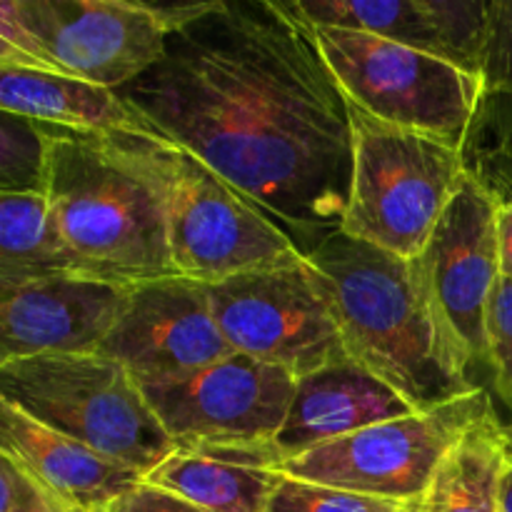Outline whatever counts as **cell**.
I'll return each mask as SVG.
<instances>
[{
  "instance_id": "6da1fadb",
  "label": "cell",
  "mask_w": 512,
  "mask_h": 512,
  "mask_svg": "<svg viewBox=\"0 0 512 512\" xmlns=\"http://www.w3.org/2000/svg\"><path fill=\"white\" fill-rule=\"evenodd\" d=\"M120 98L263 210L303 255L343 230L353 125L293 0H218Z\"/></svg>"
},
{
  "instance_id": "7a4b0ae2",
  "label": "cell",
  "mask_w": 512,
  "mask_h": 512,
  "mask_svg": "<svg viewBox=\"0 0 512 512\" xmlns=\"http://www.w3.org/2000/svg\"><path fill=\"white\" fill-rule=\"evenodd\" d=\"M305 258L333 310L348 358L403 395L415 413L480 388L430 298L418 260L343 233Z\"/></svg>"
},
{
  "instance_id": "3957f363",
  "label": "cell",
  "mask_w": 512,
  "mask_h": 512,
  "mask_svg": "<svg viewBox=\"0 0 512 512\" xmlns=\"http://www.w3.org/2000/svg\"><path fill=\"white\" fill-rule=\"evenodd\" d=\"M48 130V200L75 273L120 288L183 278L150 180L103 135Z\"/></svg>"
},
{
  "instance_id": "277c9868",
  "label": "cell",
  "mask_w": 512,
  "mask_h": 512,
  "mask_svg": "<svg viewBox=\"0 0 512 512\" xmlns=\"http://www.w3.org/2000/svg\"><path fill=\"white\" fill-rule=\"evenodd\" d=\"M103 138L158 193L183 278L213 285L303 255L263 210L173 140L155 130Z\"/></svg>"
},
{
  "instance_id": "5b68a950",
  "label": "cell",
  "mask_w": 512,
  "mask_h": 512,
  "mask_svg": "<svg viewBox=\"0 0 512 512\" xmlns=\"http://www.w3.org/2000/svg\"><path fill=\"white\" fill-rule=\"evenodd\" d=\"M0 398L145 478L178 453L140 385L100 353L3 363Z\"/></svg>"
},
{
  "instance_id": "8992f818",
  "label": "cell",
  "mask_w": 512,
  "mask_h": 512,
  "mask_svg": "<svg viewBox=\"0 0 512 512\" xmlns=\"http://www.w3.org/2000/svg\"><path fill=\"white\" fill-rule=\"evenodd\" d=\"M353 183L340 233L398 258L423 255L465 170V153L348 103Z\"/></svg>"
},
{
  "instance_id": "52a82bcc",
  "label": "cell",
  "mask_w": 512,
  "mask_h": 512,
  "mask_svg": "<svg viewBox=\"0 0 512 512\" xmlns=\"http://www.w3.org/2000/svg\"><path fill=\"white\" fill-rule=\"evenodd\" d=\"M168 30L138 0H3L0 65L123 90L165 53Z\"/></svg>"
},
{
  "instance_id": "ba28073f",
  "label": "cell",
  "mask_w": 512,
  "mask_h": 512,
  "mask_svg": "<svg viewBox=\"0 0 512 512\" xmlns=\"http://www.w3.org/2000/svg\"><path fill=\"white\" fill-rule=\"evenodd\" d=\"M313 33L350 105L383 123L465 148L485 98L478 75L360 30L313 25Z\"/></svg>"
},
{
  "instance_id": "9c48e42d",
  "label": "cell",
  "mask_w": 512,
  "mask_h": 512,
  "mask_svg": "<svg viewBox=\"0 0 512 512\" xmlns=\"http://www.w3.org/2000/svg\"><path fill=\"white\" fill-rule=\"evenodd\" d=\"M493 410L488 390L478 388L428 413L385 420L320 445L283 463L278 473L400 505H420L445 455Z\"/></svg>"
},
{
  "instance_id": "30bf717a",
  "label": "cell",
  "mask_w": 512,
  "mask_h": 512,
  "mask_svg": "<svg viewBox=\"0 0 512 512\" xmlns=\"http://www.w3.org/2000/svg\"><path fill=\"white\" fill-rule=\"evenodd\" d=\"M218 328L235 353L295 378L348 358L315 270L305 255L205 285Z\"/></svg>"
},
{
  "instance_id": "8fae6325",
  "label": "cell",
  "mask_w": 512,
  "mask_h": 512,
  "mask_svg": "<svg viewBox=\"0 0 512 512\" xmlns=\"http://www.w3.org/2000/svg\"><path fill=\"white\" fill-rule=\"evenodd\" d=\"M298 378L243 353L143 390L178 450L255 448L278 435Z\"/></svg>"
},
{
  "instance_id": "7c38bea8",
  "label": "cell",
  "mask_w": 512,
  "mask_h": 512,
  "mask_svg": "<svg viewBox=\"0 0 512 512\" xmlns=\"http://www.w3.org/2000/svg\"><path fill=\"white\" fill-rule=\"evenodd\" d=\"M498 200L465 170L418 260L440 318L470 365L488 363L485 315L500 280Z\"/></svg>"
},
{
  "instance_id": "4fadbf2b",
  "label": "cell",
  "mask_w": 512,
  "mask_h": 512,
  "mask_svg": "<svg viewBox=\"0 0 512 512\" xmlns=\"http://www.w3.org/2000/svg\"><path fill=\"white\" fill-rule=\"evenodd\" d=\"M130 373L140 388L188 378L235 350L218 328L208 288L168 278L130 288L128 303L98 350Z\"/></svg>"
},
{
  "instance_id": "5bb4252c",
  "label": "cell",
  "mask_w": 512,
  "mask_h": 512,
  "mask_svg": "<svg viewBox=\"0 0 512 512\" xmlns=\"http://www.w3.org/2000/svg\"><path fill=\"white\" fill-rule=\"evenodd\" d=\"M130 288L83 275L0 293V365L38 355H88L115 328Z\"/></svg>"
},
{
  "instance_id": "9a60e30c",
  "label": "cell",
  "mask_w": 512,
  "mask_h": 512,
  "mask_svg": "<svg viewBox=\"0 0 512 512\" xmlns=\"http://www.w3.org/2000/svg\"><path fill=\"white\" fill-rule=\"evenodd\" d=\"M413 413L403 395L363 365L345 358L298 380L288 418L270 443L218 450L278 470L288 460L300 458L320 445Z\"/></svg>"
},
{
  "instance_id": "2e32d148",
  "label": "cell",
  "mask_w": 512,
  "mask_h": 512,
  "mask_svg": "<svg viewBox=\"0 0 512 512\" xmlns=\"http://www.w3.org/2000/svg\"><path fill=\"white\" fill-rule=\"evenodd\" d=\"M0 455L28 470L78 512H105L145 475L38 423L0 398Z\"/></svg>"
},
{
  "instance_id": "e0dca14e",
  "label": "cell",
  "mask_w": 512,
  "mask_h": 512,
  "mask_svg": "<svg viewBox=\"0 0 512 512\" xmlns=\"http://www.w3.org/2000/svg\"><path fill=\"white\" fill-rule=\"evenodd\" d=\"M0 110L53 128L95 135L153 130L118 90L15 65H0Z\"/></svg>"
},
{
  "instance_id": "ac0fdd59",
  "label": "cell",
  "mask_w": 512,
  "mask_h": 512,
  "mask_svg": "<svg viewBox=\"0 0 512 512\" xmlns=\"http://www.w3.org/2000/svg\"><path fill=\"white\" fill-rule=\"evenodd\" d=\"M145 480L203 512H268L283 473L200 448L178 450Z\"/></svg>"
},
{
  "instance_id": "d6986e66",
  "label": "cell",
  "mask_w": 512,
  "mask_h": 512,
  "mask_svg": "<svg viewBox=\"0 0 512 512\" xmlns=\"http://www.w3.org/2000/svg\"><path fill=\"white\" fill-rule=\"evenodd\" d=\"M512 465L508 425L488 413L445 455L420 508L425 512H503Z\"/></svg>"
},
{
  "instance_id": "ffe728a7",
  "label": "cell",
  "mask_w": 512,
  "mask_h": 512,
  "mask_svg": "<svg viewBox=\"0 0 512 512\" xmlns=\"http://www.w3.org/2000/svg\"><path fill=\"white\" fill-rule=\"evenodd\" d=\"M75 273L48 195L0 193V293Z\"/></svg>"
},
{
  "instance_id": "44dd1931",
  "label": "cell",
  "mask_w": 512,
  "mask_h": 512,
  "mask_svg": "<svg viewBox=\"0 0 512 512\" xmlns=\"http://www.w3.org/2000/svg\"><path fill=\"white\" fill-rule=\"evenodd\" d=\"M313 25L360 30L450 60L435 0H293Z\"/></svg>"
},
{
  "instance_id": "7402d4cb",
  "label": "cell",
  "mask_w": 512,
  "mask_h": 512,
  "mask_svg": "<svg viewBox=\"0 0 512 512\" xmlns=\"http://www.w3.org/2000/svg\"><path fill=\"white\" fill-rule=\"evenodd\" d=\"M50 130L15 113L0 118V193L48 195Z\"/></svg>"
},
{
  "instance_id": "603a6c76",
  "label": "cell",
  "mask_w": 512,
  "mask_h": 512,
  "mask_svg": "<svg viewBox=\"0 0 512 512\" xmlns=\"http://www.w3.org/2000/svg\"><path fill=\"white\" fill-rule=\"evenodd\" d=\"M463 153L470 173L478 175L498 203L512 198V128L478 110Z\"/></svg>"
},
{
  "instance_id": "cb8c5ba5",
  "label": "cell",
  "mask_w": 512,
  "mask_h": 512,
  "mask_svg": "<svg viewBox=\"0 0 512 512\" xmlns=\"http://www.w3.org/2000/svg\"><path fill=\"white\" fill-rule=\"evenodd\" d=\"M405 508L408 505L393 500L370 498L283 475L268 512H403Z\"/></svg>"
},
{
  "instance_id": "d4e9b609",
  "label": "cell",
  "mask_w": 512,
  "mask_h": 512,
  "mask_svg": "<svg viewBox=\"0 0 512 512\" xmlns=\"http://www.w3.org/2000/svg\"><path fill=\"white\" fill-rule=\"evenodd\" d=\"M480 83L485 98L512 100V0H488Z\"/></svg>"
},
{
  "instance_id": "484cf974",
  "label": "cell",
  "mask_w": 512,
  "mask_h": 512,
  "mask_svg": "<svg viewBox=\"0 0 512 512\" xmlns=\"http://www.w3.org/2000/svg\"><path fill=\"white\" fill-rule=\"evenodd\" d=\"M485 345H488V368L498 398L512 413V280L495 283L485 315Z\"/></svg>"
},
{
  "instance_id": "4316f807",
  "label": "cell",
  "mask_w": 512,
  "mask_h": 512,
  "mask_svg": "<svg viewBox=\"0 0 512 512\" xmlns=\"http://www.w3.org/2000/svg\"><path fill=\"white\" fill-rule=\"evenodd\" d=\"M0 512H78L8 455H0Z\"/></svg>"
},
{
  "instance_id": "83f0119b",
  "label": "cell",
  "mask_w": 512,
  "mask_h": 512,
  "mask_svg": "<svg viewBox=\"0 0 512 512\" xmlns=\"http://www.w3.org/2000/svg\"><path fill=\"white\" fill-rule=\"evenodd\" d=\"M105 512H203L195 508L188 500L178 498V495L168 493L163 488H155L148 480L135 485L133 490L115 500Z\"/></svg>"
},
{
  "instance_id": "f1b7e54d",
  "label": "cell",
  "mask_w": 512,
  "mask_h": 512,
  "mask_svg": "<svg viewBox=\"0 0 512 512\" xmlns=\"http://www.w3.org/2000/svg\"><path fill=\"white\" fill-rule=\"evenodd\" d=\"M495 230H498V258L500 275L512 280V198L498 203V218H495Z\"/></svg>"
},
{
  "instance_id": "f546056e",
  "label": "cell",
  "mask_w": 512,
  "mask_h": 512,
  "mask_svg": "<svg viewBox=\"0 0 512 512\" xmlns=\"http://www.w3.org/2000/svg\"><path fill=\"white\" fill-rule=\"evenodd\" d=\"M480 110H483V113H488L490 118L500 120V123L512 128V100L483 98V105H480Z\"/></svg>"
},
{
  "instance_id": "4dcf8cb0",
  "label": "cell",
  "mask_w": 512,
  "mask_h": 512,
  "mask_svg": "<svg viewBox=\"0 0 512 512\" xmlns=\"http://www.w3.org/2000/svg\"><path fill=\"white\" fill-rule=\"evenodd\" d=\"M503 512H512V465L508 470V478H505V490H503Z\"/></svg>"
},
{
  "instance_id": "1f68e13d",
  "label": "cell",
  "mask_w": 512,
  "mask_h": 512,
  "mask_svg": "<svg viewBox=\"0 0 512 512\" xmlns=\"http://www.w3.org/2000/svg\"><path fill=\"white\" fill-rule=\"evenodd\" d=\"M403 512H425V510L420 508V505H408V508H405Z\"/></svg>"
},
{
  "instance_id": "d6a6232c",
  "label": "cell",
  "mask_w": 512,
  "mask_h": 512,
  "mask_svg": "<svg viewBox=\"0 0 512 512\" xmlns=\"http://www.w3.org/2000/svg\"><path fill=\"white\" fill-rule=\"evenodd\" d=\"M508 445H510V455H512V423L508 425Z\"/></svg>"
}]
</instances>
